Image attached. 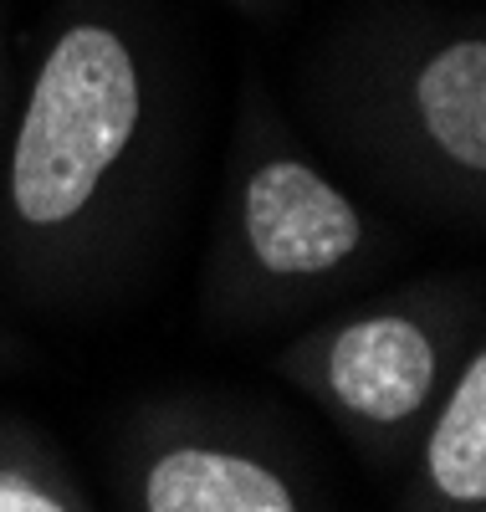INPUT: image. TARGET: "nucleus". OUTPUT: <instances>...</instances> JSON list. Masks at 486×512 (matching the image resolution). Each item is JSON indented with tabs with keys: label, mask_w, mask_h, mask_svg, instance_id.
<instances>
[{
	"label": "nucleus",
	"mask_w": 486,
	"mask_h": 512,
	"mask_svg": "<svg viewBox=\"0 0 486 512\" xmlns=\"http://www.w3.org/2000/svg\"><path fill=\"white\" fill-rule=\"evenodd\" d=\"M0 512H98L77 466L41 425L0 410Z\"/></svg>",
	"instance_id": "nucleus-7"
},
{
	"label": "nucleus",
	"mask_w": 486,
	"mask_h": 512,
	"mask_svg": "<svg viewBox=\"0 0 486 512\" xmlns=\"http://www.w3.org/2000/svg\"><path fill=\"white\" fill-rule=\"evenodd\" d=\"M384 251V221L292 134L267 82L246 77L200 267L205 323L272 333L313 318L359 287Z\"/></svg>",
	"instance_id": "nucleus-3"
},
{
	"label": "nucleus",
	"mask_w": 486,
	"mask_h": 512,
	"mask_svg": "<svg viewBox=\"0 0 486 512\" xmlns=\"http://www.w3.org/2000/svg\"><path fill=\"white\" fill-rule=\"evenodd\" d=\"M307 108L333 149L430 221H486V31L476 16L369 11L328 26Z\"/></svg>",
	"instance_id": "nucleus-2"
},
{
	"label": "nucleus",
	"mask_w": 486,
	"mask_h": 512,
	"mask_svg": "<svg viewBox=\"0 0 486 512\" xmlns=\"http://www.w3.org/2000/svg\"><path fill=\"white\" fill-rule=\"evenodd\" d=\"M11 93H16V62H11V41H6V16H0V134H6Z\"/></svg>",
	"instance_id": "nucleus-8"
},
{
	"label": "nucleus",
	"mask_w": 486,
	"mask_h": 512,
	"mask_svg": "<svg viewBox=\"0 0 486 512\" xmlns=\"http://www.w3.org/2000/svg\"><path fill=\"white\" fill-rule=\"evenodd\" d=\"M174 67L134 0H62L0 134V272L31 303L118 282L164 200Z\"/></svg>",
	"instance_id": "nucleus-1"
},
{
	"label": "nucleus",
	"mask_w": 486,
	"mask_h": 512,
	"mask_svg": "<svg viewBox=\"0 0 486 512\" xmlns=\"http://www.w3.org/2000/svg\"><path fill=\"white\" fill-rule=\"evenodd\" d=\"M389 512H486V338L415 436Z\"/></svg>",
	"instance_id": "nucleus-6"
},
{
	"label": "nucleus",
	"mask_w": 486,
	"mask_h": 512,
	"mask_svg": "<svg viewBox=\"0 0 486 512\" xmlns=\"http://www.w3.org/2000/svg\"><path fill=\"white\" fill-rule=\"evenodd\" d=\"M220 6H231L246 21H277L287 11V0H220Z\"/></svg>",
	"instance_id": "nucleus-9"
},
{
	"label": "nucleus",
	"mask_w": 486,
	"mask_h": 512,
	"mask_svg": "<svg viewBox=\"0 0 486 512\" xmlns=\"http://www.w3.org/2000/svg\"><path fill=\"white\" fill-rule=\"evenodd\" d=\"M118 512H338L272 410L174 390L134 405L108 441Z\"/></svg>",
	"instance_id": "nucleus-5"
},
{
	"label": "nucleus",
	"mask_w": 486,
	"mask_h": 512,
	"mask_svg": "<svg viewBox=\"0 0 486 512\" xmlns=\"http://www.w3.org/2000/svg\"><path fill=\"white\" fill-rule=\"evenodd\" d=\"M481 344V287L466 272H425L353 308H328L277 354V374L313 400L369 466H400Z\"/></svg>",
	"instance_id": "nucleus-4"
},
{
	"label": "nucleus",
	"mask_w": 486,
	"mask_h": 512,
	"mask_svg": "<svg viewBox=\"0 0 486 512\" xmlns=\"http://www.w3.org/2000/svg\"><path fill=\"white\" fill-rule=\"evenodd\" d=\"M21 354H26V344H21V338H16L6 323H0V369H6V364H16Z\"/></svg>",
	"instance_id": "nucleus-10"
}]
</instances>
